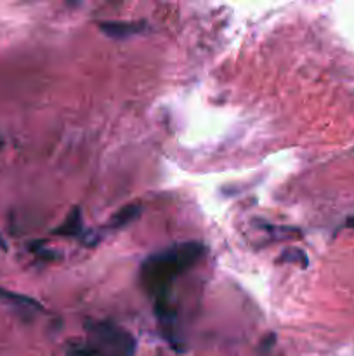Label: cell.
Segmentation results:
<instances>
[{"label": "cell", "mask_w": 354, "mask_h": 356, "mask_svg": "<svg viewBox=\"0 0 354 356\" xmlns=\"http://www.w3.org/2000/svg\"><path fill=\"white\" fill-rule=\"evenodd\" d=\"M207 249L200 242H183L158 250L146 257L141 266V284L151 298H155V306L169 302L172 282L179 275L186 273L194 266Z\"/></svg>", "instance_id": "obj_1"}, {"label": "cell", "mask_w": 354, "mask_h": 356, "mask_svg": "<svg viewBox=\"0 0 354 356\" xmlns=\"http://www.w3.org/2000/svg\"><path fill=\"white\" fill-rule=\"evenodd\" d=\"M87 346L101 356H135V339L128 330L110 320L85 323Z\"/></svg>", "instance_id": "obj_2"}, {"label": "cell", "mask_w": 354, "mask_h": 356, "mask_svg": "<svg viewBox=\"0 0 354 356\" xmlns=\"http://www.w3.org/2000/svg\"><path fill=\"white\" fill-rule=\"evenodd\" d=\"M97 26L104 35L117 38V40L128 38L132 35H139L148 30V24L144 21H101Z\"/></svg>", "instance_id": "obj_3"}, {"label": "cell", "mask_w": 354, "mask_h": 356, "mask_svg": "<svg viewBox=\"0 0 354 356\" xmlns=\"http://www.w3.org/2000/svg\"><path fill=\"white\" fill-rule=\"evenodd\" d=\"M0 301L7 302L12 308L19 309V312H42V305L37 302L35 299L28 298L24 294H17V292L7 291V289H0Z\"/></svg>", "instance_id": "obj_4"}, {"label": "cell", "mask_w": 354, "mask_h": 356, "mask_svg": "<svg viewBox=\"0 0 354 356\" xmlns=\"http://www.w3.org/2000/svg\"><path fill=\"white\" fill-rule=\"evenodd\" d=\"M82 209L73 207L69 211V214L66 216L65 222L59 228H56L52 233L59 236H69V238H73V236H82Z\"/></svg>", "instance_id": "obj_5"}, {"label": "cell", "mask_w": 354, "mask_h": 356, "mask_svg": "<svg viewBox=\"0 0 354 356\" xmlns=\"http://www.w3.org/2000/svg\"><path fill=\"white\" fill-rule=\"evenodd\" d=\"M139 214H141V207H139L137 204L125 205V207H121L117 214H113V218L110 219L108 226H110L111 229L125 228V226L130 225L134 219H137Z\"/></svg>", "instance_id": "obj_6"}, {"label": "cell", "mask_w": 354, "mask_h": 356, "mask_svg": "<svg viewBox=\"0 0 354 356\" xmlns=\"http://www.w3.org/2000/svg\"><path fill=\"white\" fill-rule=\"evenodd\" d=\"M280 261H287V263H301L302 266H305L307 264V259H305L304 252L298 249H290V250H285L283 254L280 256Z\"/></svg>", "instance_id": "obj_7"}, {"label": "cell", "mask_w": 354, "mask_h": 356, "mask_svg": "<svg viewBox=\"0 0 354 356\" xmlns=\"http://www.w3.org/2000/svg\"><path fill=\"white\" fill-rule=\"evenodd\" d=\"M69 355L71 356H101V355H97L92 348L87 346V344H71V346H69Z\"/></svg>", "instance_id": "obj_8"}]
</instances>
